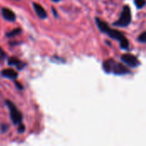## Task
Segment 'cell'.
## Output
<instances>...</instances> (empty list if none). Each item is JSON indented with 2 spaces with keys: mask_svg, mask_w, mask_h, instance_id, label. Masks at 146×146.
Instances as JSON below:
<instances>
[{
  "mask_svg": "<svg viewBox=\"0 0 146 146\" xmlns=\"http://www.w3.org/2000/svg\"><path fill=\"white\" fill-rule=\"evenodd\" d=\"M121 61L125 64H127V65H128V66H130L132 68H137L139 65V62L137 59V57L135 56L132 55V54H124V55H122L121 56Z\"/></svg>",
  "mask_w": 146,
  "mask_h": 146,
  "instance_id": "obj_4",
  "label": "cell"
},
{
  "mask_svg": "<svg viewBox=\"0 0 146 146\" xmlns=\"http://www.w3.org/2000/svg\"><path fill=\"white\" fill-rule=\"evenodd\" d=\"M131 21H132L131 10H130V8L126 5L123 7V10L121 12L120 19L116 21L114 23V25L117 27H125L131 23Z\"/></svg>",
  "mask_w": 146,
  "mask_h": 146,
  "instance_id": "obj_2",
  "label": "cell"
},
{
  "mask_svg": "<svg viewBox=\"0 0 146 146\" xmlns=\"http://www.w3.org/2000/svg\"><path fill=\"white\" fill-rule=\"evenodd\" d=\"M8 63L9 65H18V64H20V61L15 57H10L8 60Z\"/></svg>",
  "mask_w": 146,
  "mask_h": 146,
  "instance_id": "obj_10",
  "label": "cell"
},
{
  "mask_svg": "<svg viewBox=\"0 0 146 146\" xmlns=\"http://www.w3.org/2000/svg\"><path fill=\"white\" fill-rule=\"evenodd\" d=\"M21 32V29H20V28H15V29L12 30L11 32L7 33H6V36H7V37H9V38H12V37H14V36H15V35L19 34Z\"/></svg>",
  "mask_w": 146,
  "mask_h": 146,
  "instance_id": "obj_8",
  "label": "cell"
},
{
  "mask_svg": "<svg viewBox=\"0 0 146 146\" xmlns=\"http://www.w3.org/2000/svg\"><path fill=\"white\" fill-rule=\"evenodd\" d=\"M53 1H55V2H58V1H60V0H53Z\"/></svg>",
  "mask_w": 146,
  "mask_h": 146,
  "instance_id": "obj_14",
  "label": "cell"
},
{
  "mask_svg": "<svg viewBox=\"0 0 146 146\" xmlns=\"http://www.w3.org/2000/svg\"><path fill=\"white\" fill-rule=\"evenodd\" d=\"M134 3L138 9H141V8L145 7L146 4L145 0H134Z\"/></svg>",
  "mask_w": 146,
  "mask_h": 146,
  "instance_id": "obj_9",
  "label": "cell"
},
{
  "mask_svg": "<svg viewBox=\"0 0 146 146\" xmlns=\"http://www.w3.org/2000/svg\"><path fill=\"white\" fill-rule=\"evenodd\" d=\"M5 104L8 105V108L9 110V115H10V118H11L12 122L15 125L21 124V120H22L21 113L18 110V109L15 107V105L12 102L7 100L5 102Z\"/></svg>",
  "mask_w": 146,
  "mask_h": 146,
  "instance_id": "obj_3",
  "label": "cell"
},
{
  "mask_svg": "<svg viewBox=\"0 0 146 146\" xmlns=\"http://www.w3.org/2000/svg\"><path fill=\"white\" fill-rule=\"evenodd\" d=\"M2 15H3V18L9 21H14L15 20V13L8 8H3L2 9Z\"/></svg>",
  "mask_w": 146,
  "mask_h": 146,
  "instance_id": "obj_5",
  "label": "cell"
},
{
  "mask_svg": "<svg viewBox=\"0 0 146 146\" xmlns=\"http://www.w3.org/2000/svg\"><path fill=\"white\" fill-rule=\"evenodd\" d=\"M103 68L106 73H113L116 75H123L130 73L129 69H127L124 65L117 63L111 59L104 62Z\"/></svg>",
  "mask_w": 146,
  "mask_h": 146,
  "instance_id": "obj_1",
  "label": "cell"
},
{
  "mask_svg": "<svg viewBox=\"0 0 146 146\" xmlns=\"http://www.w3.org/2000/svg\"><path fill=\"white\" fill-rule=\"evenodd\" d=\"M0 54H3V51H2V50H1V48H0Z\"/></svg>",
  "mask_w": 146,
  "mask_h": 146,
  "instance_id": "obj_13",
  "label": "cell"
},
{
  "mask_svg": "<svg viewBox=\"0 0 146 146\" xmlns=\"http://www.w3.org/2000/svg\"><path fill=\"white\" fill-rule=\"evenodd\" d=\"M33 8H34L35 12L37 13V15H38L39 18L44 19V18L47 17V13H46L45 9H44L40 4H38V3H33Z\"/></svg>",
  "mask_w": 146,
  "mask_h": 146,
  "instance_id": "obj_6",
  "label": "cell"
},
{
  "mask_svg": "<svg viewBox=\"0 0 146 146\" xmlns=\"http://www.w3.org/2000/svg\"><path fill=\"white\" fill-rule=\"evenodd\" d=\"M2 75L6 77V78H9V79H16L18 74L17 73L13 70V69H10V68H8V69H3L2 71Z\"/></svg>",
  "mask_w": 146,
  "mask_h": 146,
  "instance_id": "obj_7",
  "label": "cell"
},
{
  "mask_svg": "<svg viewBox=\"0 0 146 146\" xmlns=\"http://www.w3.org/2000/svg\"><path fill=\"white\" fill-rule=\"evenodd\" d=\"M139 41L141 43H146V32H144L139 36Z\"/></svg>",
  "mask_w": 146,
  "mask_h": 146,
  "instance_id": "obj_11",
  "label": "cell"
},
{
  "mask_svg": "<svg viewBox=\"0 0 146 146\" xmlns=\"http://www.w3.org/2000/svg\"><path fill=\"white\" fill-rule=\"evenodd\" d=\"M24 131H25V127H24L22 124H21V125H20V127H18V132H19V133H22Z\"/></svg>",
  "mask_w": 146,
  "mask_h": 146,
  "instance_id": "obj_12",
  "label": "cell"
}]
</instances>
